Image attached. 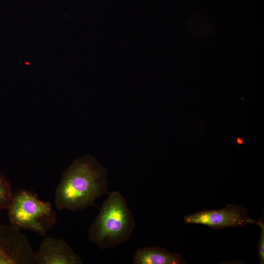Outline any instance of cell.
I'll list each match as a JSON object with an SVG mask.
<instances>
[{"label": "cell", "instance_id": "52a82bcc", "mask_svg": "<svg viewBox=\"0 0 264 264\" xmlns=\"http://www.w3.org/2000/svg\"><path fill=\"white\" fill-rule=\"evenodd\" d=\"M179 254L171 253L158 246L143 247L137 249L133 257L134 264H186Z\"/></svg>", "mask_w": 264, "mask_h": 264}, {"label": "cell", "instance_id": "9c48e42d", "mask_svg": "<svg viewBox=\"0 0 264 264\" xmlns=\"http://www.w3.org/2000/svg\"><path fill=\"white\" fill-rule=\"evenodd\" d=\"M263 218L256 220V223L261 228L258 245V256L260 264H264V222Z\"/></svg>", "mask_w": 264, "mask_h": 264}, {"label": "cell", "instance_id": "ba28073f", "mask_svg": "<svg viewBox=\"0 0 264 264\" xmlns=\"http://www.w3.org/2000/svg\"><path fill=\"white\" fill-rule=\"evenodd\" d=\"M13 195L10 183L0 173V210L7 208Z\"/></svg>", "mask_w": 264, "mask_h": 264}, {"label": "cell", "instance_id": "277c9868", "mask_svg": "<svg viewBox=\"0 0 264 264\" xmlns=\"http://www.w3.org/2000/svg\"><path fill=\"white\" fill-rule=\"evenodd\" d=\"M0 264H36L27 237L11 224L0 225Z\"/></svg>", "mask_w": 264, "mask_h": 264}, {"label": "cell", "instance_id": "30bf717a", "mask_svg": "<svg viewBox=\"0 0 264 264\" xmlns=\"http://www.w3.org/2000/svg\"><path fill=\"white\" fill-rule=\"evenodd\" d=\"M236 142L238 144H242L243 143V140L242 138L238 137L236 139Z\"/></svg>", "mask_w": 264, "mask_h": 264}, {"label": "cell", "instance_id": "6da1fadb", "mask_svg": "<svg viewBox=\"0 0 264 264\" xmlns=\"http://www.w3.org/2000/svg\"><path fill=\"white\" fill-rule=\"evenodd\" d=\"M107 170L90 154L80 157L62 174L55 196L60 210H84L94 204L98 198L108 193Z\"/></svg>", "mask_w": 264, "mask_h": 264}, {"label": "cell", "instance_id": "8992f818", "mask_svg": "<svg viewBox=\"0 0 264 264\" xmlns=\"http://www.w3.org/2000/svg\"><path fill=\"white\" fill-rule=\"evenodd\" d=\"M38 264H82L83 261L64 240L46 237L36 252Z\"/></svg>", "mask_w": 264, "mask_h": 264}, {"label": "cell", "instance_id": "7a4b0ae2", "mask_svg": "<svg viewBox=\"0 0 264 264\" xmlns=\"http://www.w3.org/2000/svg\"><path fill=\"white\" fill-rule=\"evenodd\" d=\"M135 222L126 198L112 191L88 230V238L99 249L117 246L131 238Z\"/></svg>", "mask_w": 264, "mask_h": 264}, {"label": "cell", "instance_id": "5b68a950", "mask_svg": "<svg viewBox=\"0 0 264 264\" xmlns=\"http://www.w3.org/2000/svg\"><path fill=\"white\" fill-rule=\"evenodd\" d=\"M184 221L188 224L207 225L217 230L256 223V220L248 217L246 208L234 204H228L220 209L204 210L187 215Z\"/></svg>", "mask_w": 264, "mask_h": 264}, {"label": "cell", "instance_id": "3957f363", "mask_svg": "<svg viewBox=\"0 0 264 264\" xmlns=\"http://www.w3.org/2000/svg\"><path fill=\"white\" fill-rule=\"evenodd\" d=\"M10 224L20 230H31L44 236L57 223L50 201H43L33 192L21 189L13 194L7 207Z\"/></svg>", "mask_w": 264, "mask_h": 264}]
</instances>
